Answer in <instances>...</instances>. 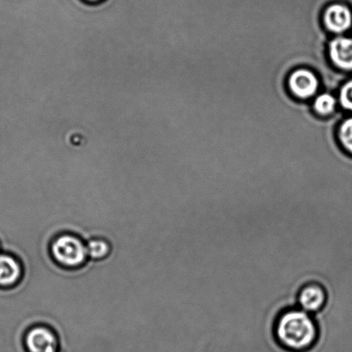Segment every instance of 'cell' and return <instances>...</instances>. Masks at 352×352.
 I'll list each match as a JSON object with an SVG mask.
<instances>
[{
  "mask_svg": "<svg viewBox=\"0 0 352 352\" xmlns=\"http://www.w3.org/2000/svg\"><path fill=\"white\" fill-rule=\"evenodd\" d=\"M272 334L285 351L309 352L318 344L320 329L315 316L298 307H288L276 316Z\"/></svg>",
  "mask_w": 352,
  "mask_h": 352,
  "instance_id": "1",
  "label": "cell"
},
{
  "mask_svg": "<svg viewBox=\"0 0 352 352\" xmlns=\"http://www.w3.org/2000/svg\"><path fill=\"white\" fill-rule=\"evenodd\" d=\"M50 254L55 263L65 269H79L87 261L86 244L74 234H62L52 241Z\"/></svg>",
  "mask_w": 352,
  "mask_h": 352,
  "instance_id": "2",
  "label": "cell"
},
{
  "mask_svg": "<svg viewBox=\"0 0 352 352\" xmlns=\"http://www.w3.org/2000/svg\"><path fill=\"white\" fill-rule=\"evenodd\" d=\"M329 302V292L322 283H306L298 289L296 305L305 311L317 316L326 309Z\"/></svg>",
  "mask_w": 352,
  "mask_h": 352,
  "instance_id": "3",
  "label": "cell"
},
{
  "mask_svg": "<svg viewBox=\"0 0 352 352\" xmlns=\"http://www.w3.org/2000/svg\"><path fill=\"white\" fill-rule=\"evenodd\" d=\"M289 91L295 98L307 100L318 91L320 81L315 72L309 68H299L292 72L287 78Z\"/></svg>",
  "mask_w": 352,
  "mask_h": 352,
  "instance_id": "4",
  "label": "cell"
},
{
  "mask_svg": "<svg viewBox=\"0 0 352 352\" xmlns=\"http://www.w3.org/2000/svg\"><path fill=\"white\" fill-rule=\"evenodd\" d=\"M24 344L28 352H57L58 339L50 327L38 325L28 330Z\"/></svg>",
  "mask_w": 352,
  "mask_h": 352,
  "instance_id": "5",
  "label": "cell"
},
{
  "mask_svg": "<svg viewBox=\"0 0 352 352\" xmlns=\"http://www.w3.org/2000/svg\"><path fill=\"white\" fill-rule=\"evenodd\" d=\"M322 22L330 33L341 36L352 29V10L344 3H333L323 12Z\"/></svg>",
  "mask_w": 352,
  "mask_h": 352,
  "instance_id": "6",
  "label": "cell"
},
{
  "mask_svg": "<svg viewBox=\"0 0 352 352\" xmlns=\"http://www.w3.org/2000/svg\"><path fill=\"white\" fill-rule=\"evenodd\" d=\"M327 53L336 69L352 72V36H338L329 43Z\"/></svg>",
  "mask_w": 352,
  "mask_h": 352,
  "instance_id": "7",
  "label": "cell"
},
{
  "mask_svg": "<svg viewBox=\"0 0 352 352\" xmlns=\"http://www.w3.org/2000/svg\"><path fill=\"white\" fill-rule=\"evenodd\" d=\"M23 269L20 262L10 254H0V286L13 287L21 282Z\"/></svg>",
  "mask_w": 352,
  "mask_h": 352,
  "instance_id": "8",
  "label": "cell"
},
{
  "mask_svg": "<svg viewBox=\"0 0 352 352\" xmlns=\"http://www.w3.org/2000/svg\"><path fill=\"white\" fill-rule=\"evenodd\" d=\"M89 258L93 261H100L105 260L111 253L110 243L102 238H95L88 241L86 244Z\"/></svg>",
  "mask_w": 352,
  "mask_h": 352,
  "instance_id": "9",
  "label": "cell"
},
{
  "mask_svg": "<svg viewBox=\"0 0 352 352\" xmlns=\"http://www.w3.org/2000/svg\"><path fill=\"white\" fill-rule=\"evenodd\" d=\"M338 101L331 93H322L317 96L313 103L314 110L322 116H329L336 111Z\"/></svg>",
  "mask_w": 352,
  "mask_h": 352,
  "instance_id": "10",
  "label": "cell"
},
{
  "mask_svg": "<svg viewBox=\"0 0 352 352\" xmlns=\"http://www.w3.org/2000/svg\"><path fill=\"white\" fill-rule=\"evenodd\" d=\"M338 140L348 156L352 157V116L344 119L336 131Z\"/></svg>",
  "mask_w": 352,
  "mask_h": 352,
  "instance_id": "11",
  "label": "cell"
},
{
  "mask_svg": "<svg viewBox=\"0 0 352 352\" xmlns=\"http://www.w3.org/2000/svg\"><path fill=\"white\" fill-rule=\"evenodd\" d=\"M339 102L341 108L352 113V78L340 86Z\"/></svg>",
  "mask_w": 352,
  "mask_h": 352,
  "instance_id": "12",
  "label": "cell"
},
{
  "mask_svg": "<svg viewBox=\"0 0 352 352\" xmlns=\"http://www.w3.org/2000/svg\"><path fill=\"white\" fill-rule=\"evenodd\" d=\"M88 1L96 2L99 1V0H88Z\"/></svg>",
  "mask_w": 352,
  "mask_h": 352,
  "instance_id": "13",
  "label": "cell"
}]
</instances>
